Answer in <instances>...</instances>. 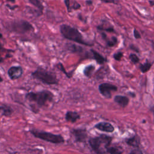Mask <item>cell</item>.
<instances>
[{"instance_id": "30bf717a", "label": "cell", "mask_w": 154, "mask_h": 154, "mask_svg": "<svg viewBox=\"0 0 154 154\" xmlns=\"http://www.w3.org/2000/svg\"><path fill=\"white\" fill-rule=\"evenodd\" d=\"M95 128L100 131L106 132H112L114 131V128L112 125L107 122H100L97 123L95 125Z\"/></svg>"}, {"instance_id": "ffe728a7", "label": "cell", "mask_w": 154, "mask_h": 154, "mask_svg": "<svg viewBox=\"0 0 154 154\" xmlns=\"http://www.w3.org/2000/svg\"><path fill=\"white\" fill-rule=\"evenodd\" d=\"M129 58L130 60H131V61L134 63V64H135V63H137L138 61H139V58L138 57V56L134 54H131L130 55H129Z\"/></svg>"}, {"instance_id": "5bb4252c", "label": "cell", "mask_w": 154, "mask_h": 154, "mask_svg": "<svg viewBox=\"0 0 154 154\" xmlns=\"http://www.w3.org/2000/svg\"><path fill=\"white\" fill-rule=\"evenodd\" d=\"M126 143L129 146H131L134 147H137L139 146L140 144V140L138 136L135 135L132 137L127 138L126 140Z\"/></svg>"}, {"instance_id": "83f0119b", "label": "cell", "mask_w": 154, "mask_h": 154, "mask_svg": "<svg viewBox=\"0 0 154 154\" xmlns=\"http://www.w3.org/2000/svg\"><path fill=\"white\" fill-rule=\"evenodd\" d=\"M3 81V79H2V78L1 76V75H0V82H2Z\"/></svg>"}, {"instance_id": "484cf974", "label": "cell", "mask_w": 154, "mask_h": 154, "mask_svg": "<svg viewBox=\"0 0 154 154\" xmlns=\"http://www.w3.org/2000/svg\"><path fill=\"white\" fill-rule=\"evenodd\" d=\"M100 1L106 3H114V4L116 3L114 0H100Z\"/></svg>"}, {"instance_id": "ac0fdd59", "label": "cell", "mask_w": 154, "mask_h": 154, "mask_svg": "<svg viewBox=\"0 0 154 154\" xmlns=\"http://www.w3.org/2000/svg\"><path fill=\"white\" fill-rule=\"evenodd\" d=\"M94 66H93V65H90V66H88L87 67H85V69H84V75L86 76H90L93 73V72L94 71Z\"/></svg>"}, {"instance_id": "8fae6325", "label": "cell", "mask_w": 154, "mask_h": 154, "mask_svg": "<svg viewBox=\"0 0 154 154\" xmlns=\"http://www.w3.org/2000/svg\"><path fill=\"white\" fill-rule=\"evenodd\" d=\"M13 108L8 105L2 103L0 105V113L2 116L10 117L13 113Z\"/></svg>"}, {"instance_id": "6da1fadb", "label": "cell", "mask_w": 154, "mask_h": 154, "mask_svg": "<svg viewBox=\"0 0 154 154\" xmlns=\"http://www.w3.org/2000/svg\"><path fill=\"white\" fill-rule=\"evenodd\" d=\"M25 98L37 103L38 106H45L48 102L52 101L54 94L49 90H44L38 92H29L25 94Z\"/></svg>"}, {"instance_id": "cb8c5ba5", "label": "cell", "mask_w": 154, "mask_h": 154, "mask_svg": "<svg viewBox=\"0 0 154 154\" xmlns=\"http://www.w3.org/2000/svg\"><path fill=\"white\" fill-rule=\"evenodd\" d=\"M129 154H143V153L140 149H135L132 150Z\"/></svg>"}, {"instance_id": "e0dca14e", "label": "cell", "mask_w": 154, "mask_h": 154, "mask_svg": "<svg viewBox=\"0 0 154 154\" xmlns=\"http://www.w3.org/2000/svg\"><path fill=\"white\" fill-rule=\"evenodd\" d=\"M28 1L32 5H33L34 7L37 8L40 11L41 13H42L44 9V7L39 0H28Z\"/></svg>"}, {"instance_id": "ba28073f", "label": "cell", "mask_w": 154, "mask_h": 154, "mask_svg": "<svg viewBox=\"0 0 154 154\" xmlns=\"http://www.w3.org/2000/svg\"><path fill=\"white\" fill-rule=\"evenodd\" d=\"M23 74V69L19 66H11L8 70V75L12 80L19 79Z\"/></svg>"}, {"instance_id": "277c9868", "label": "cell", "mask_w": 154, "mask_h": 154, "mask_svg": "<svg viewBox=\"0 0 154 154\" xmlns=\"http://www.w3.org/2000/svg\"><path fill=\"white\" fill-rule=\"evenodd\" d=\"M32 76L46 85H54L58 83L55 74L43 68H38L32 73Z\"/></svg>"}, {"instance_id": "44dd1931", "label": "cell", "mask_w": 154, "mask_h": 154, "mask_svg": "<svg viewBox=\"0 0 154 154\" xmlns=\"http://www.w3.org/2000/svg\"><path fill=\"white\" fill-rule=\"evenodd\" d=\"M117 42V39L116 37H113L111 40H108L107 45L108 46H114Z\"/></svg>"}, {"instance_id": "7c38bea8", "label": "cell", "mask_w": 154, "mask_h": 154, "mask_svg": "<svg viewBox=\"0 0 154 154\" xmlns=\"http://www.w3.org/2000/svg\"><path fill=\"white\" fill-rule=\"evenodd\" d=\"M80 118V116L76 112L67 111L65 116V119L67 121L70 122H75L78 119Z\"/></svg>"}, {"instance_id": "7a4b0ae2", "label": "cell", "mask_w": 154, "mask_h": 154, "mask_svg": "<svg viewBox=\"0 0 154 154\" xmlns=\"http://www.w3.org/2000/svg\"><path fill=\"white\" fill-rule=\"evenodd\" d=\"M111 140V137L101 135L99 137L91 138L89 140V143L96 154H107V149Z\"/></svg>"}, {"instance_id": "d4e9b609", "label": "cell", "mask_w": 154, "mask_h": 154, "mask_svg": "<svg viewBox=\"0 0 154 154\" xmlns=\"http://www.w3.org/2000/svg\"><path fill=\"white\" fill-rule=\"evenodd\" d=\"M134 37L136 38H141V35H140V34L139 33V32L136 30V29H134Z\"/></svg>"}, {"instance_id": "4fadbf2b", "label": "cell", "mask_w": 154, "mask_h": 154, "mask_svg": "<svg viewBox=\"0 0 154 154\" xmlns=\"http://www.w3.org/2000/svg\"><path fill=\"white\" fill-rule=\"evenodd\" d=\"M114 101L117 103H118L120 106H121L122 107H125L126 106L128 105V104L129 103V99L126 96L118 95V96H115Z\"/></svg>"}, {"instance_id": "9c48e42d", "label": "cell", "mask_w": 154, "mask_h": 154, "mask_svg": "<svg viewBox=\"0 0 154 154\" xmlns=\"http://www.w3.org/2000/svg\"><path fill=\"white\" fill-rule=\"evenodd\" d=\"M72 133L74 136L76 141L79 142H82L85 141L87 136L86 131L85 129H73Z\"/></svg>"}, {"instance_id": "4dcf8cb0", "label": "cell", "mask_w": 154, "mask_h": 154, "mask_svg": "<svg viewBox=\"0 0 154 154\" xmlns=\"http://www.w3.org/2000/svg\"><path fill=\"white\" fill-rule=\"evenodd\" d=\"M153 117H154V114H153Z\"/></svg>"}, {"instance_id": "5b68a950", "label": "cell", "mask_w": 154, "mask_h": 154, "mask_svg": "<svg viewBox=\"0 0 154 154\" xmlns=\"http://www.w3.org/2000/svg\"><path fill=\"white\" fill-rule=\"evenodd\" d=\"M29 132L34 137L51 143L60 144L64 142V138L60 134H54L46 131H39L35 129H31L29 130Z\"/></svg>"}, {"instance_id": "3957f363", "label": "cell", "mask_w": 154, "mask_h": 154, "mask_svg": "<svg viewBox=\"0 0 154 154\" xmlns=\"http://www.w3.org/2000/svg\"><path fill=\"white\" fill-rule=\"evenodd\" d=\"M60 30L61 34L66 38L82 45H89L88 43L85 42L82 34L76 28L68 25L63 24L60 26Z\"/></svg>"}, {"instance_id": "f546056e", "label": "cell", "mask_w": 154, "mask_h": 154, "mask_svg": "<svg viewBox=\"0 0 154 154\" xmlns=\"http://www.w3.org/2000/svg\"><path fill=\"white\" fill-rule=\"evenodd\" d=\"M2 48V45H1V44L0 43V49H1Z\"/></svg>"}, {"instance_id": "8992f818", "label": "cell", "mask_w": 154, "mask_h": 154, "mask_svg": "<svg viewBox=\"0 0 154 154\" xmlns=\"http://www.w3.org/2000/svg\"><path fill=\"white\" fill-rule=\"evenodd\" d=\"M8 27L10 31L18 34H25L34 29L29 22L25 20H14L10 23Z\"/></svg>"}, {"instance_id": "f1b7e54d", "label": "cell", "mask_w": 154, "mask_h": 154, "mask_svg": "<svg viewBox=\"0 0 154 154\" xmlns=\"http://www.w3.org/2000/svg\"><path fill=\"white\" fill-rule=\"evenodd\" d=\"M2 34L1 33H0V38H2Z\"/></svg>"}, {"instance_id": "d6986e66", "label": "cell", "mask_w": 154, "mask_h": 154, "mask_svg": "<svg viewBox=\"0 0 154 154\" xmlns=\"http://www.w3.org/2000/svg\"><path fill=\"white\" fill-rule=\"evenodd\" d=\"M152 66V64L149 63V62H146V63L142 64L141 66H140V70L141 71L143 72V73H146L147 72V71H149V70L150 69Z\"/></svg>"}, {"instance_id": "7402d4cb", "label": "cell", "mask_w": 154, "mask_h": 154, "mask_svg": "<svg viewBox=\"0 0 154 154\" xmlns=\"http://www.w3.org/2000/svg\"><path fill=\"white\" fill-rule=\"evenodd\" d=\"M57 67H58L60 70H61L64 73H65L66 75L68 78H70V76H69V74L66 72V70H65V69H64V67H63V66L62 64L59 63V64H58L57 65Z\"/></svg>"}, {"instance_id": "52a82bcc", "label": "cell", "mask_w": 154, "mask_h": 154, "mask_svg": "<svg viewBox=\"0 0 154 154\" xmlns=\"http://www.w3.org/2000/svg\"><path fill=\"white\" fill-rule=\"evenodd\" d=\"M100 93L105 97L110 98L111 97V91H116L117 90V87L111 84L103 83L99 86Z\"/></svg>"}, {"instance_id": "4316f807", "label": "cell", "mask_w": 154, "mask_h": 154, "mask_svg": "<svg viewBox=\"0 0 154 154\" xmlns=\"http://www.w3.org/2000/svg\"><path fill=\"white\" fill-rule=\"evenodd\" d=\"M7 1H9V2H13V3L15 2V0H7Z\"/></svg>"}, {"instance_id": "9a60e30c", "label": "cell", "mask_w": 154, "mask_h": 154, "mask_svg": "<svg viewBox=\"0 0 154 154\" xmlns=\"http://www.w3.org/2000/svg\"><path fill=\"white\" fill-rule=\"evenodd\" d=\"M107 152L109 154H122L123 150L120 147H108L107 149Z\"/></svg>"}, {"instance_id": "603a6c76", "label": "cell", "mask_w": 154, "mask_h": 154, "mask_svg": "<svg viewBox=\"0 0 154 154\" xmlns=\"http://www.w3.org/2000/svg\"><path fill=\"white\" fill-rule=\"evenodd\" d=\"M123 57V54L121 52H119L114 55V58L116 60H120Z\"/></svg>"}, {"instance_id": "2e32d148", "label": "cell", "mask_w": 154, "mask_h": 154, "mask_svg": "<svg viewBox=\"0 0 154 154\" xmlns=\"http://www.w3.org/2000/svg\"><path fill=\"white\" fill-rule=\"evenodd\" d=\"M91 52L93 54V58H94V60L96 61V62L98 64H102L105 62L104 57H103L99 53H98L97 52H96L94 50H91Z\"/></svg>"}]
</instances>
